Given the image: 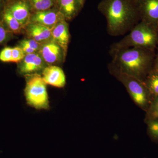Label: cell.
<instances>
[{
  "mask_svg": "<svg viewBox=\"0 0 158 158\" xmlns=\"http://www.w3.org/2000/svg\"><path fill=\"white\" fill-rule=\"evenodd\" d=\"M109 69L112 73L124 85L134 101L139 106L145 105L147 102V91L143 81L118 71L110 65Z\"/></svg>",
  "mask_w": 158,
  "mask_h": 158,
  "instance_id": "5b68a950",
  "label": "cell"
},
{
  "mask_svg": "<svg viewBox=\"0 0 158 158\" xmlns=\"http://www.w3.org/2000/svg\"><path fill=\"white\" fill-rule=\"evenodd\" d=\"M42 44L32 39L23 40L20 42L19 45H24L33 49L36 52L39 51Z\"/></svg>",
  "mask_w": 158,
  "mask_h": 158,
  "instance_id": "d6986e66",
  "label": "cell"
},
{
  "mask_svg": "<svg viewBox=\"0 0 158 158\" xmlns=\"http://www.w3.org/2000/svg\"><path fill=\"white\" fill-rule=\"evenodd\" d=\"M151 50L131 48L110 53L112 61L110 65L118 71L142 81L152 60Z\"/></svg>",
  "mask_w": 158,
  "mask_h": 158,
  "instance_id": "7a4b0ae2",
  "label": "cell"
},
{
  "mask_svg": "<svg viewBox=\"0 0 158 158\" xmlns=\"http://www.w3.org/2000/svg\"><path fill=\"white\" fill-rule=\"evenodd\" d=\"M6 7L24 27L28 23L32 10L28 0H16L8 3Z\"/></svg>",
  "mask_w": 158,
  "mask_h": 158,
  "instance_id": "30bf717a",
  "label": "cell"
},
{
  "mask_svg": "<svg viewBox=\"0 0 158 158\" xmlns=\"http://www.w3.org/2000/svg\"><path fill=\"white\" fill-rule=\"evenodd\" d=\"M25 54L19 46L15 47L12 49L11 62L19 63L25 56Z\"/></svg>",
  "mask_w": 158,
  "mask_h": 158,
  "instance_id": "ac0fdd59",
  "label": "cell"
},
{
  "mask_svg": "<svg viewBox=\"0 0 158 158\" xmlns=\"http://www.w3.org/2000/svg\"><path fill=\"white\" fill-rule=\"evenodd\" d=\"M24 28L27 36L40 43L43 44L52 39V30L44 26L29 23Z\"/></svg>",
  "mask_w": 158,
  "mask_h": 158,
  "instance_id": "5bb4252c",
  "label": "cell"
},
{
  "mask_svg": "<svg viewBox=\"0 0 158 158\" xmlns=\"http://www.w3.org/2000/svg\"><path fill=\"white\" fill-rule=\"evenodd\" d=\"M158 42L156 31L146 23L141 21L136 24L122 39L113 44L110 48V52L131 48L152 50Z\"/></svg>",
  "mask_w": 158,
  "mask_h": 158,
  "instance_id": "3957f363",
  "label": "cell"
},
{
  "mask_svg": "<svg viewBox=\"0 0 158 158\" xmlns=\"http://www.w3.org/2000/svg\"><path fill=\"white\" fill-rule=\"evenodd\" d=\"M147 87L149 91L154 95L158 96V73L154 71L148 77Z\"/></svg>",
  "mask_w": 158,
  "mask_h": 158,
  "instance_id": "e0dca14e",
  "label": "cell"
},
{
  "mask_svg": "<svg viewBox=\"0 0 158 158\" xmlns=\"http://www.w3.org/2000/svg\"><path fill=\"white\" fill-rule=\"evenodd\" d=\"M85 2V0H56L55 7L67 21L76 17L84 7Z\"/></svg>",
  "mask_w": 158,
  "mask_h": 158,
  "instance_id": "8fae6325",
  "label": "cell"
},
{
  "mask_svg": "<svg viewBox=\"0 0 158 158\" xmlns=\"http://www.w3.org/2000/svg\"><path fill=\"white\" fill-rule=\"evenodd\" d=\"M157 29H158V27Z\"/></svg>",
  "mask_w": 158,
  "mask_h": 158,
  "instance_id": "83f0119b",
  "label": "cell"
},
{
  "mask_svg": "<svg viewBox=\"0 0 158 158\" xmlns=\"http://www.w3.org/2000/svg\"><path fill=\"white\" fill-rule=\"evenodd\" d=\"M151 114L152 116L155 119L158 118V97L153 105L151 111Z\"/></svg>",
  "mask_w": 158,
  "mask_h": 158,
  "instance_id": "603a6c76",
  "label": "cell"
},
{
  "mask_svg": "<svg viewBox=\"0 0 158 158\" xmlns=\"http://www.w3.org/2000/svg\"><path fill=\"white\" fill-rule=\"evenodd\" d=\"M154 71L158 73V54L156 59L155 63Z\"/></svg>",
  "mask_w": 158,
  "mask_h": 158,
  "instance_id": "484cf974",
  "label": "cell"
},
{
  "mask_svg": "<svg viewBox=\"0 0 158 158\" xmlns=\"http://www.w3.org/2000/svg\"><path fill=\"white\" fill-rule=\"evenodd\" d=\"M98 8L106 18L108 33L111 36L123 35L140 20L135 0H102Z\"/></svg>",
  "mask_w": 158,
  "mask_h": 158,
  "instance_id": "6da1fadb",
  "label": "cell"
},
{
  "mask_svg": "<svg viewBox=\"0 0 158 158\" xmlns=\"http://www.w3.org/2000/svg\"><path fill=\"white\" fill-rule=\"evenodd\" d=\"M34 11H45L55 7L56 0H28Z\"/></svg>",
  "mask_w": 158,
  "mask_h": 158,
  "instance_id": "2e32d148",
  "label": "cell"
},
{
  "mask_svg": "<svg viewBox=\"0 0 158 158\" xmlns=\"http://www.w3.org/2000/svg\"><path fill=\"white\" fill-rule=\"evenodd\" d=\"M46 63L40 54L37 52L26 55L24 58L19 62L18 71L20 73L24 75L36 74L45 68Z\"/></svg>",
  "mask_w": 158,
  "mask_h": 158,
  "instance_id": "9c48e42d",
  "label": "cell"
},
{
  "mask_svg": "<svg viewBox=\"0 0 158 158\" xmlns=\"http://www.w3.org/2000/svg\"><path fill=\"white\" fill-rule=\"evenodd\" d=\"M52 39L62 48L65 53H67L70 33L68 23L65 19L60 21L52 30Z\"/></svg>",
  "mask_w": 158,
  "mask_h": 158,
  "instance_id": "4fadbf2b",
  "label": "cell"
},
{
  "mask_svg": "<svg viewBox=\"0 0 158 158\" xmlns=\"http://www.w3.org/2000/svg\"><path fill=\"white\" fill-rule=\"evenodd\" d=\"M12 49L10 47H6L0 52V60L2 62H11L12 58Z\"/></svg>",
  "mask_w": 158,
  "mask_h": 158,
  "instance_id": "ffe728a7",
  "label": "cell"
},
{
  "mask_svg": "<svg viewBox=\"0 0 158 158\" xmlns=\"http://www.w3.org/2000/svg\"><path fill=\"white\" fill-rule=\"evenodd\" d=\"M141 21L157 31L158 27V0H135Z\"/></svg>",
  "mask_w": 158,
  "mask_h": 158,
  "instance_id": "8992f818",
  "label": "cell"
},
{
  "mask_svg": "<svg viewBox=\"0 0 158 158\" xmlns=\"http://www.w3.org/2000/svg\"><path fill=\"white\" fill-rule=\"evenodd\" d=\"M7 2H8V3L11 2H14L15 1H16V0H7Z\"/></svg>",
  "mask_w": 158,
  "mask_h": 158,
  "instance_id": "4316f807",
  "label": "cell"
},
{
  "mask_svg": "<svg viewBox=\"0 0 158 158\" xmlns=\"http://www.w3.org/2000/svg\"><path fill=\"white\" fill-rule=\"evenodd\" d=\"M26 77L25 95L27 103L36 109H48L49 101L46 84L37 73Z\"/></svg>",
  "mask_w": 158,
  "mask_h": 158,
  "instance_id": "277c9868",
  "label": "cell"
},
{
  "mask_svg": "<svg viewBox=\"0 0 158 158\" xmlns=\"http://www.w3.org/2000/svg\"><path fill=\"white\" fill-rule=\"evenodd\" d=\"M148 129L153 137L158 139V119L156 118L149 123Z\"/></svg>",
  "mask_w": 158,
  "mask_h": 158,
  "instance_id": "7402d4cb",
  "label": "cell"
},
{
  "mask_svg": "<svg viewBox=\"0 0 158 158\" xmlns=\"http://www.w3.org/2000/svg\"><path fill=\"white\" fill-rule=\"evenodd\" d=\"M6 6H5L4 0H0V13L3 12Z\"/></svg>",
  "mask_w": 158,
  "mask_h": 158,
  "instance_id": "d4e9b609",
  "label": "cell"
},
{
  "mask_svg": "<svg viewBox=\"0 0 158 158\" xmlns=\"http://www.w3.org/2000/svg\"><path fill=\"white\" fill-rule=\"evenodd\" d=\"M10 33L11 32L7 30L3 22L0 21V44L8 40Z\"/></svg>",
  "mask_w": 158,
  "mask_h": 158,
  "instance_id": "44dd1931",
  "label": "cell"
},
{
  "mask_svg": "<svg viewBox=\"0 0 158 158\" xmlns=\"http://www.w3.org/2000/svg\"><path fill=\"white\" fill-rule=\"evenodd\" d=\"M2 18L3 23L7 30L11 33L20 34L24 28L6 7L2 12Z\"/></svg>",
  "mask_w": 158,
  "mask_h": 158,
  "instance_id": "9a60e30c",
  "label": "cell"
},
{
  "mask_svg": "<svg viewBox=\"0 0 158 158\" xmlns=\"http://www.w3.org/2000/svg\"><path fill=\"white\" fill-rule=\"evenodd\" d=\"M39 53L49 65L61 63L66 56L62 48L52 39L42 44Z\"/></svg>",
  "mask_w": 158,
  "mask_h": 158,
  "instance_id": "52a82bcc",
  "label": "cell"
},
{
  "mask_svg": "<svg viewBox=\"0 0 158 158\" xmlns=\"http://www.w3.org/2000/svg\"><path fill=\"white\" fill-rule=\"evenodd\" d=\"M19 46L21 48L23 51L25 55H27V54H30L34 53L37 52L36 51L33 49L30 48L24 45H19Z\"/></svg>",
  "mask_w": 158,
  "mask_h": 158,
  "instance_id": "cb8c5ba5",
  "label": "cell"
},
{
  "mask_svg": "<svg viewBox=\"0 0 158 158\" xmlns=\"http://www.w3.org/2000/svg\"><path fill=\"white\" fill-rule=\"evenodd\" d=\"M65 19L56 8L45 11H34L31 14L29 23H34L52 30L60 21Z\"/></svg>",
  "mask_w": 158,
  "mask_h": 158,
  "instance_id": "ba28073f",
  "label": "cell"
},
{
  "mask_svg": "<svg viewBox=\"0 0 158 158\" xmlns=\"http://www.w3.org/2000/svg\"><path fill=\"white\" fill-rule=\"evenodd\" d=\"M42 78L46 84L57 88H63L66 84V78L63 70L55 65H49L42 71Z\"/></svg>",
  "mask_w": 158,
  "mask_h": 158,
  "instance_id": "7c38bea8",
  "label": "cell"
}]
</instances>
